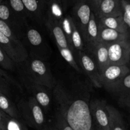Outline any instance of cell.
<instances>
[{
  "mask_svg": "<svg viewBox=\"0 0 130 130\" xmlns=\"http://www.w3.org/2000/svg\"><path fill=\"white\" fill-rule=\"evenodd\" d=\"M57 110L73 130H95L90 110V101L83 96L69 93L57 84L52 90Z\"/></svg>",
  "mask_w": 130,
  "mask_h": 130,
  "instance_id": "obj_1",
  "label": "cell"
},
{
  "mask_svg": "<svg viewBox=\"0 0 130 130\" xmlns=\"http://www.w3.org/2000/svg\"><path fill=\"white\" fill-rule=\"evenodd\" d=\"M19 73L39 85L53 90L57 83L46 62L28 56L22 62L16 63Z\"/></svg>",
  "mask_w": 130,
  "mask_h": 130,
  "instance_id": "obj_2",
  "label": "cell"
},
{
  "mask_svg": "<svg viewBox=\"0 0 130 130\" xmlns=\"http://www.w3.org/2000/svg\"><path fill=\"white\" fill-rule=\"evenodd\" d=\"M21 41L29 56L46 62L51 57L52 50L40 32L28 25L22 34Z\"/></svg>",
  "mask_w": 130,
  "mask_h": 130,
  "instance_id": "obj_3",
  "label": "cell"
},
{
  "mask_svg": "<svg viewBox=\"0 0 130 130\" xmlns=\"http://www.w3.org/2000/svg\"><path fill=\"white\" fill-rule=\"evenodd\" d=\"M22 119L27 126L36 130H44L46 125V114L32 96L21 99L17 104Z\"/></svg>",
  "mask_w": 130,
  "mask_h": 130,
  "instance_id": "obj_4",
  "label": "cell"
},
{
  "mask_svg": "<svg viewBox=\"0 0 130 130\" xmlns=\"http://www.w3.org/2000/svg\"><path fill=\"white\" fill-rule=\"evenodd\" d=\"M44 25L46 27L50 36L55 43L61 57L75 71L79 73H83L81 68L76 62L74 52L67 41L61 25L48 20L44 21Z\"/></svg>",
  "mask_w": 130,
  "mask_h": 130,
  "instance_id": "obj_5",
  "label": "cell"
},
{
  "mask_svg": "<svg viewBox=\"0 0 130 130\" xmlns=\"http://www.w3.org/2000/svg\"><path fill=\"white\" fill-rule=\"evenodd\" d=\"M20 74V78L23 86L30 93V96L34 98L41 107L46 114L50 110L52 106V95L50 89L39 85L28 79L22 74Z\"/></svg>",
  "mask_w": 130,
  "mask_h": 130,
  "instance_id": "obj_6",
  "label": "cell"
},
{
  "mask_svg": "<svg viewBox=\"0 0 130 130\" xmlns=\"http://www.w3.org/2000/svg\"><path fill=\"white\" fill-rule=\"evenodd\" d=\"M129 72L130 69L126 65L109 64L100 74L102 86L112 93L121 80Z\"/></svg>",
  "mask_w": 130,
  "mask_h": 130,
  "instance_id": "obj_7",
  "label": "cell"
},
{
  "mask_svg": "<svg viewBox=\"0 0 130 130\" xmlns=\"http://www.w3.org/2000/svg\"><path fill=\"white\" fill-rule=\"evenodd\" d=\"M105 100L94 99L90 101V110L95 130H110V116Z\"/></svg>",
  "mask_w": 130,
  "mask_h": 130,
  "instance_id": "obj_8",
  "label": "cell"
},
{
  "mask_svg": "<svg viewBox=\"0 0 130 130\" xmlns=\"http://www.w3.org/2000/svg\"><path fill=\"white\" fill-rule=\"evenodd\" d=\"M76 62L93 86L97 88H102L100 83V73L92 57L85 51L79 52L75 55Z\"/></svg>",
  "mask_w": 130,
  "mask_h": 130,
  "instance_id": "obj_9",
  "label": "cell"
},
{
  "mask_svg": "<svg viewBox=\"0 0 130 130\" xmlns=\"http://www.w3.org/2000/svg\"><path fill=\"white\" fill-rule=\"evenodd\" d=\"M92 12V9L88 0H84L72 8L70 15L81 32L84 44L86 38L87 27Z\"/></svg>",
  "mask_w": 130,
  "mask_h": 130,
  "instance_id": "obj_10",
  "label": "cell"
},
{
  "mask_svg": "<svg viewBox=\"0 0 130 130\" xmlns=\"http://www.w3.org/2000/svg\"><path fill=\"white\" fill-rule=\"evenodd\" d=\"M61 27L74 52L75 55L77 52L85 51V44L82 36L71 15H65Z\"/></svg>",
  "mask_w": 130,
  "mask_h": 130,
  "instance_id": "obj_11",
  "label": "cell"
},
{
  "mask_svg": "<svg viewBox=\"0 0 130 130\" xmlns=\"http://www.w3.org/2000/svg\"><path fill=\"white\" fill-rule=\"evenodd\" d=\"M110 64L127 66L130 57V43L128 40L108 44Z\"/></svg>",
  "mask_w": 130,
  "mask_h": 130,
  "instance_id": "obj_12",
  "label": "cell"
},
{
  "mask_svg": "<svg viewBox=\"0 0 130 130\" xmlns=\"http://www.w3.org/2000/svg\"><path fill=\"white\" fill-rule=\"evenodd\" d=\"M85 52L92 57L100 74L110 64L108 53V44L97 41L91 46L85 48Z\"/></svg>",
  "mask_w": 130,
  "mask_h": 130,
  "instance_id": "obj_13",
  "label": "cell"
},
{
  "mask_svg": "<svg viewBox=\"0 0 130 130\" xmlns=\"http://www.w3.org/2000/svg\"><path fill=\"white\" fill-rule=\"evenodd\" d=\"M29 19L39 25H44L48 0H22Z\"/></svg>",
  "mask_w": 130,
  "mask_h": 130,
  "instance_id": "obj_14",
  "label": "cell"
},
{
  "mask_svg": "<svg viewBox=\"0 0 130 130\" xmlns=\"http://www.w3.org/2000/svg\"><path fill=\"white\" fill-rule=\"evenodd\" d=\"M0 20L8 24L21 40L22 34L27 26H25L11 11L6 0L0 3Z\"/></svg>",
  "mask_w": 130,
  "mask_h": 130,
  "instance_id": "obj_15",
  "label": "cell"
},
{
  "mask_svg": "<svg viewBox=\"0 0 130 130\" xmlns=\"http://www.w3.org/2000/svg\"><path fill=\"white\" fill-rule=\"evenodd\" d=\"M93 13L99 19L121 16L123 15L121 1L120 2L119 0H102Z\"/></svg>",
  "mask_w": 130,
  "mask_h": 130,
  "instance_id": "obj_16",
  "label": "cell"
},
{
  "mask_svg": "<svg viewBox=\"0 0 130 130\" xmlns=\"http://www.w3.org/2000/svg\"><path fill=\"white\" fill-rule=\"evenodd\" d=\"M65 15V10L62 5V0L47 1L44 21L48 20L61 25Z\"/></svg>",
  "mask_w": 130,
  "mask_h": 130,
  "instance_id": "obj_17",
  "label": "cell"
},
{
  "mask_svg": "<svg viewBox=\"0 0 130 130\" xmlns=\"http://www.w3.org/2000/svg\"><path fill=\"white\" fill-rule=\"evenodd\" d=\"M129 34H123L113 29L103 26L99 20V41L110 44L116 42L128 40Z\"/></svg>",
  "mask_w": 130,
  "mask_h": 130,
  "instance_id": "obj_18",
  "label": "cell"
},
{
  "mask_svg": "<svg viewBox=\"0 0 130 130\" xmlns=\"http://www.w3.org/2000/svg\"><path fill=\"white\" fill-rule=\"evenodd\" d=\"M0 32L3 34L5 36L7 37L13 43L19 52V54L20 55L24 61L29 56L25 46L22 44L21 40L18 37L16 33L10 28V27L8 24H6L5 22L1 20H0Z\"/></svg>",
  "mask_w": 130,
  "mask_h": 130,
  "instance_id": "obj_19",
  "label": "cell"
},
{
  "mask_svg": "<svg viewBox=\"0 0 130 130\" xmlns=\"http://www.w3.org/2000/svg\"><path fill=\"white\" fill-rule=\"evenodd\" d=\"M99 19H97L94 13L92 12L86 30V38L85 41V48L91 46L99 41Z\"/></svg>",
  "mask_w": 130,
  "mask_h": 130,
  "instance_id": "obj_20",
  "label": "cell"
},
{
  "mask_svg": "<svg viewBox=\"0 0 130 130\" xmlns=\"http://www.w3.org/2000/svg\"><path fill=\"white\" fill-rule=\"evenodd\" d=\"M0 46L15 63L24 62L13 43L0 32Z\"/></svg>",
  "mask_w": 130,
  "mask_h": 130,
  "instance_id": "obj_21",
  "label": "cell"
},
{
  "mask_svg": "<svg viewBox=\"0 0 130 130\" xmlns=\"http://www.w3.org/2000/svg\"><path fill=\"white\" fill-rule=\"evenodd\" d=\"M0 110L11 118L22 119L17 104L12 99L0 92Z\"/></svg>",
  "mask_w": 130,
  "mask_h": 130,
  "instance_id": "obj_22",
  "label": "cell"
},
{
  "mask_svg": "<svg viewBox=\"0 0 130 130\" xmlns=\"http://www.w3.org/2000/svg\"><path fill=\"white\" fill-rule=\"evenodd\" d=\"M99 20L100 24L105 27L113 29L121 33L128 34V29L123 21L122 15L116 17H110L102 18L99 19Z\"/></svg>",
  "mask_w": 130,
  "mask_h": 130,
  "instance_id": "obj_23",
  "label": "cell"
},
{
  "mask_svg": "<svg viewBox=\"0 0 130 130\" xmlns=\"http://www.w3.org/2000/svg\"><path fill=\"white\" fill-rule=\"evenodd\" d=\"M6 1L8 4L11 11L16 15L17 17L25 26H27L29 25L28 20L29 19L22 1V0H6Z\"/></svg>",
  "mask_w": 130,
  "mask_h": 130,
  "instance_id": "obj_24",
  "label": "cell"
},
{
  "mask_svg": "<svg viewBox=\"0 0 130 130\" xmlns=\"http://www.w3.org/2000/svg\"><path fill=\"white\" fill-rule=\"evenodd\" d=\"M107 109L110 116V130H127L123 117L119 110L109 104Z\"/></svg>",
  "mask_w": 130,
  "mask_h": 130,
  "instance_id": "obj_25",
  "label": "cell"
},
{
  "mask_svg": "<svg viewBox=\"0 0 130 130\" xmlns=\"http://www.w3.org/2000/svg\"><path fill=\"white\" fill-rule=\"evenodd\" d=\"M2 130H29L22 119L11 118L6 114L3 125Z\"/></svg>",
  "mask_w": 130,
  "mask_h": 130,
  "instance_id": "obj_26",
  "label": "cell"
},
{
  "mask_svg": "<svg viewBox=\"0 0 130 130\" xmlns=\"http://www.w3.org/2000/svg\"><path fill=\"white\" fill-rule=\"evenodd\" d=\"M112 93L117 94L119 96L130 94V72L121 80Z\"/></svg>",
  "mask_w": 130,
  "mask_h": 130,
  "instance_id": "obj_27",
  "label": "cell"
},
{
  "mask_svg": "<svg viewBox=\"0 0 130 130\" xmlns=\"http://www.w3.org/2000/svg\"><path fill=\"white\" fill-rule=\"evenodd\" d=\"M12 83L14 82L8 75L5 71L0 69V92L11 99V85Z\"/></svg>",
  "mask_w": 130,
  "mask_h": 130,
  "instance_id": "obj_28",
  "label": "cell"
},
{
  "mask_svg": "<svg viewBox=\"0 0 130 130\" xmlns=\"http://www.w3.org/2000/svg\"><path fill=\"white\" fill-rule=\"evenodd\" d=\"M0 67L6 71H15L17 64L0 46Z\"/></svg>",
  "mask_w": 130,
  "mask_h": 130,
  "instance_id": "obj_29",
  "label": "cell"
},
{
  "mask_svg": "<svg viewBox=\"0 0 130 130\" xmlns=\"http://www.w3.org/2000/svg\"><path fill=\"white\" fill-rule=\"evenodd\" d=\"M53 122L58 130H73L57 110L55 114V120Z\"/></svg>",
  "mask_w": 130,
  "mask_h": 130,
  "instance_id": "obj_30",
  "label": "cell"
},
{
  "mask_svg": "<svg viewBox=\"0 0 130 130\" xmlns=\"http://www.w3.org/2000/svg\"><path fill=\"white\" fill-rule=\"evenodd\" d=\"M122 7H123V21L126 25L128 31H130V4L127 3L126 1H122Z\"/></svg>",
  "mask_w": 130,
  "mask_h": 130,
  "instance_id": "obj_31",
  "label": "cell"
},
{
  "mask_svg": "<svg viewBox=\"0 0 130 130\" xmlns=\"http://www.w3.org/2000/svg\"><path fill=\"white\" fill-rule=\"evenodd\" d=\"M119 103L130 113V94L119 96Z\"/></svg>",
  "mask_w": 130,
  "mask_h": 130,
  "instance_id": "obj_32",
  "label": "cell"
},
{
  "mask_svg": "<svg viewBox=\"0 0 130 130\" xmlns=\"http://www.w3.org/2000/svg\"><path fill=\"white\" fill-rule=\"evenodd\" d=\"M84 0H62V5H63V8H64L65 11L70 7H73L76 5L78 4L79 3Z\"/></svg>",
  "mask_w": 130,
  "mask_h": 130,
  "instance_id": "obj_33",
  "label": "cell"
},
{
  "mask_svg": "<svg viewBox=\"0 0 130 130\" xmlns=\"http://www.w3.org/2000/svg\"><path fill=\"white\" fill-rule=\"evenodd\" d=\"M102 1V0H88V3H90V6H91L93 12H94V11H95V10H96V8H97L98 5H99V3H100Z\"/></svg>",
  "mask_w": 130,
  "mask_h": 130,
  "instance_id": "obj_34",
  "label": "cell"
},
{
  "mask_svg": "<svg viewBox=\"0 0 130 130\" xmlns=\"http://www.w3.org/2000/svg\"><path fill=\"white\" fill-rule=\"evenodd\" d=\"M44 130H58L54 124V122H48Z\"/></svg>",
  "mask_w": 130,
  "mask_h": 130,
  "instance_id": "obj_35",
  "label": "cell"
},
{
  "mask_svg": "<svg viewBox=\"0 0 130 130\" xmlns=\"http://www.w3.org/2000/svg\"><path fill=\"white\" fill-rule=\"evenodd\" d=\"M6 114H5L4 112H3L2 110H0V128L1 129L2 128L3 125L4 121H5V116H6Z\"/></svg>",
  "mask_w": 130,
  "mask_h": 130,
  "instance_id": "obj_36",
  "label": "cell"
},
{
  "mask_svg": "<svg viewBox=\"0 0 130 130\" xmlns=\"http://www.w3.org/2000/svg\"><path fill=\"white\" fill-rule=\"evenodd\" d=\"M127 66H128V67L130 69V57H129V61H128V64H127Z\"/></svg>",
  "mask_w": 130,
  "mask_h": 130,
  "instance_id": "obj_37",
  "label": "cell"
},
{
  "mask_svg": "<svg viewBox=\"0 0 130 130\" xmlns=\"http://www.w3.org/2000/svg\"><path fill=\"white\" fill-rule=\"evenodd\" d=\"M4 1V0H0V3H1L2 2V1Z\"/></svg>",
  "mask_w": 130,
  "mask_h": 130,
  "instance_id": "obj_38",
  "label": "cell"
},
{
  "mask_svg": "<svg viewBox=\"0 0 130 130\" xmlns=\"http://www.w3.org/2000/svg\"><path fill=\"white\" fill-rule=\"evenodd\" d=\"M0 130H2V129H1V128H0Z\"/></svg>",
  "mask_w": 130,
  "mask_h": 130,
  "instance_id": "obj_39",
  "label": "cell"
}]
</instances>
